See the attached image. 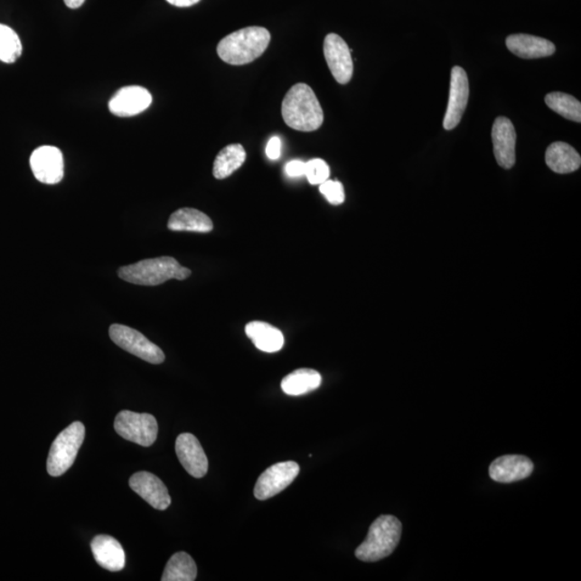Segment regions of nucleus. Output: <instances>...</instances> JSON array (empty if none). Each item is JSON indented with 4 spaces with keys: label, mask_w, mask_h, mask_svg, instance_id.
Here are the masks:
<instances>
[{
    "label": "nucleus",
    "mask_w": 581,
    "mask_h": 581,
    "mask_svg": "<svg viewBox=\"0 0 581 581\" xmlns=\"http://www.w3.org/2000/svg\"><path fill=\"white\" fill-rule=\"evenodd\" d=\"M247 154L244 146L239 144H233L225 146L219 152L213 163V177L222 180L230 176L244 165Z\"/></svg>",
    "instance_id": "5701e85b"
},
{
    "label": "nucleus",
    "mask_w": 581,
    "mask_h": 581,
    "mask_svg": "<svg viewBox=\"0 0 581 581\" xmlns=\"http://www.w3.org/2000/svg\"><path fill=\"white\" fill-rule=\"evenodd\" d=\"M301 467L296 462H280L267 468L258 477L255 487V496L259 501L268 500L279 494L295 481Z\"/></svg>",
    "instance_id": "6e6552de"
},
{
    "label": "nucleus",
    "mask_w": 581,
    "mask_h": 581,
    "mask_svg": "<svg viewBox=\"0 0 581 581\" xmlns=\"http://www.w3.org/2000/svg\"><path fill=\"white\" fill-rule=\"evenodd\" d=\"M545 103L551 110L569 121L581 122V104L574 96L555 92L546 96Z\"/></svg>",
    "instance_id": "393cba45"
},
{
    "label": "nucleus",
    "mask_w": 581,
    "mask_h": 581,
    "mask_svg": "<svg viewBox=\"0 0 581 581\" xmlns=\"http://www.w3.org/2000/svg\"><path fill=\"white\" fill-rule=\"evenodd\" d=\"M84 436L86 427L79 421L71 423L56 436L47 460V471L51 476L63 475L75 464Z\"/></svg>",
    "instance_id": "39448f33"
},
{
    "label": "nucleus",
    "mask_w": 581,
    "mask_h": 581,
    "mask_svg": "<svg viewBox=\"0 0 581 581\" xmlns=\"http://www.w3.org/2000/svg\"><path fill=\"white\" fill-rule=\"evenodd\" d=\"M470 98V83L466 71L460 66L451 70L450 93L447 111L444 118V128L447 131L459 126Z\"/></svg>",
    "instance_id": "9d476101"
},
{
    "label": "nucleus",
    "mask_w": 581,
    "mask_h": 581,
    "mask_svg": "<svg viewBox=\"0 0 581 581\" xmlns=\"http://www.w3.org/2000/svg\"><path fill=\"white\" fill-rule=\"evenodd\" d=\"M323 378L317 370L300 369L291 372L281 381V389L286 396L300 397L317 390Z\"/></svg>",
    "instance_id": "4be33fe9"
},
{
    "label": "nucleus",
    "mask_w": 581,
    "mask_h": 581,
    "mask_svg": "<svg viewBox=\"0 0 581 581\" xmlns=\"http://www.w3.org/2000/svg\"><path fill=\"white\" fill-rule=\"evenodd\" d=\"M320 192L327 201L334 206L342 205L346 200L345 190L340 182L326 180L325 183L320 184Z\"/></svg>",
    "instance_id": "cd10ccee"
},
{
    "label": "nucleus",
    "mask_w": 581,
    "mask_h": 581,
    "mask_svg": "<svg viewBox=\"0 0 581 581\" xmlns=\"http://www.w3.org/2000/svg\"><path fill=\"white\" fill-rule=\"evenodd\" d=\"M23 52L18 33L13 28L0 24V61L13 64Z\"/></svg>",
    "instance_id": "a878e982"
},
{
    "label": "nucleus",
    "mask_w": 581,
    "mask_h": 581,
    "mask_svg": "<svg viewBox=\"0 0 581 581\" xmlns=\"http://www.w3.org/2000/svg\"><path fill=\"white\" fill-rule=\"evenodd\" d=\"M324 58L333 77L340 84H347L353 76V61L348 44L337 33H329L323 43Z\"/></svg>",
    "instance_id": "1a4fd4ad"
},
{
    "label": "nucleus",
    "mask_w": 581,
    "mask_h": 581,
    "mask_svg": "<svg viewBox=\"0 0 581 581\" xmlns=\"http://www.w3.org/2000/svg\"><path fill=\"white\" fill-rule=\"evenodd\" d=\"M129 487L157 511H165L172 504L168 489L154 473L148 472L134 473L129 479Z\"/></svg>",
    "instance_id": "f8f14e48"
},
{
    "label": "nucleus",
    "mask_w": 581,
    "mask_h": 581,
    "mask_svg": "<svg viewBox=\"0 0 581 581\" xmlns=\"http://www.w3.org/2000/svg\"><path fill=\"white\" fill-rule=\"evenodd\" d=\"M30 164L33 176L42 183L56 184L64 177V157L56 146H39L33 152Z\"/></svg>",
    "instance_id": "9b49d317"
},
{
    "label": "nucleus",
    "mask_w": 581,
    "mask_h": 581,
    "mask_svg": "<svg viewBox=\"0 0 581 581\" xmlns=\"http://www.w3.org/2000/svg\"><path fill=\"white\" fill-rule=\"evenodd\" d=\"M185 268L172 257L144 259L118 269V277L129 284L138 286H160L171 279L184 280L191 276Z\"/></svg>",
    "instance_id": "7ed1b4c3"
},
{
    "label": "nucleus",
    "mask_w": 581,
    "mask_h": 581,
    "mask_svg": "<svg viewBox=\"0 0 581 581\" xmlns=\"http://www.w3.org/2000/svg\"><path fill=\"white\" fill-rule=\"evenodd\" d=\"M534 464L524 455H503L495 459L489 467V475L496 483H511L531 476Z\"/></svg>",
    "instance_id": "dca6fc26"
},
{
    "label": "nucleus",
    "mask_w": 581,
    "mask_h": 581,
    "mask_svg": "<svg viewBox=\"0 0 581 581\" xmlns=\"http://www.w3.org/2000/svg\"><path fill=\"white\" fill-rule=\"evenodd\" d=\"M167 227L173 232L211 233L213 223L204 212L193 208H183L172 214Z\"/></svg>",
    "instance_id": "6ab92c4d"
},
{
    "label": "nucleus",
    "mask_w": 581,
    "mask_h": 581,
    "mask_svg": "<svg viewBox=\"0 0 581 581\" xmlns=\"http://www.w3.org/2000/svg\"><path fill=\"white\" fill-rule=\"evenodd\" d=\"M493 150L501 168L511 169L516 163L517 134L510 118L496 117L492 127Z\"/></svg>",
    "instance_id": "ddd939ff"
},
{
    "label": "nucleus",
    "mask_w": 581,
    "mask_h": 581,
    "mask_svg": "<svg viewBox=\"0 0 581 581\" xmlns=\"http://www.w3.org/2000/svg\"><path fill=\"white\" fill-rule=\"evenodd\" d=\"M152 104V95L148 89L138 87H124L112 96L109 110L112 115L126 117L141 114Z\"/></svg>",
    "instance_id": "4468645a"
},
{
    "label": "nucleus",
    "mask_w": 581,
    "mask_h": 581,
    "mask_svg": "<svg viewBox=\"0 0 581 581\" xmlns=\"http://www.w3.org/2000/svg\"><path fill=\"white\" fill-rule=\"evenodd\" d=\"M166 2L174 5V7L186 8L199 4L201 0H166Z\"/></svg>",
    "instance_id": "7c9ffc66"
},
{
    "label": "nucleus",
    "mask_w": 581,
    "mask_h": 581,
    "mask_svg": "<svg viewBox=\"0 0 581 581\" xmlns=\"http://www.w3.org/2000/svg\"><path fill=\"white\" fill-rule=\"evenodd\" d=\"M267 155L269 160H278L281 155V140L279 137H273L268 141Z\"/></svg>",
    "instance_id": "c756f323"
},
{
    "label": "nucleus",
    "mask_w": 581,
    "mask_h": 581,
    "mask_svg": "<svg viewBox=\"0 0 581 581\" xmlns=\"http://www.w3.org/2000/svg\"><path fill=\"white\" fill-rule=\"evenodd\" d=\"M305 176L307 177L310 184L317 185L326 182L330 178V167L321 159L310 160L306 163Z\"/></svg>",
    "instance_id": "bb28decb"
},
{
    "label": "nucleus",
    "mask_w": 581,
    "mask_h": 581,
    "mask_svg": "<svg viewBox=\"0 0 581 581\" xmlns=\"http://www.w3.org/2000/svg\"><path fill=\"white\" fill-rule=\"evenodd\" d=\"M91 549L95 561L107 571L118 572L126 567V551L111 536H95L91 541Z\"/></svg>",
    "instance_id": "f3484780"
},
{
    "label": "nucleus",
    "mask_w": 581,
    "mask_h": 581,
    "mask_svg": "<svg viewBox=\"0 0 581 581\" xmlns=\"http://www.w3.org/2000/svg\"><path fill=\"white\" fill-rule=\"evenodd\" d=\"M86 2V0H64L65 5L67 7L70 9H78L80 8L81 5Z\"/></svg>",
    "instance_id": "2f4dec72"
},
{
    "label": "nucleus",
    "mask_w": 581,
    "mask_h": 581,
    "mask_svg": "<svg viewBox=\"0 0 581 581\" xmlns=\"http://www.w3.org/2000/svg\"><path fill=\"white\" fill-rule=\"evenodd\" d=\"M176 454L184 470L195 478L206 476L208 459L204 449L193 434H180L176 441Z\"/></svg>",
    "instance_id": "2eb2a0df"
},
{
    "label": "nucleus",
    "mask_w": 581,
    "mask_h": 581,
    "mask_svg": "<svg viewBox=\"0 0 581 581\" xmlns=\"http://www.w3.org/2000/svg\"><path fill=\"white\" fill-rule=\"evenodd\" d=\"M246 334L255 346L263 352H278L285 346L282 332L273 325L261 321H253L246 325Z\"/></svg>",
    "instance_id": "aec40b11"
},
{
    "label": "nucleus",
    "mask_w": 581,
    "mask_h": 581,
    "mask_svg": "<svg viewBox=\"0 0 581 581\" xmlns=\"http://www.w3.org/2000/svg\"><path fill=\"white\" fill-rule=\"evenodd\" d=\"M506 46L520 59L534 60L555 54L556 46L545 38L517 33L506 38Z\"/></svg>",
    "instance_id": "a211bd4d"
},
{
    "label": "nucleus",
    "mask_w": 581,
    "mask_h": 581,
    "mask_svg": "<svg viewBox=\"0 0 581 581\" xmlns=\"http://www.w3.org/2000/svg\"><path fill=\"white\" fill-rule=\"evenodd\" d=\"M115 430L128 442L150 447L156 441L159 426L155 417L150 414L123 410L116 417Z\"/></svg>",
    "instance_id": "423d86ee"
},
{
    "label": "nucleus",
    "mask_w": 581,
    "mask_h": 581,
    "mask_svg": "<svg viewBox=\"0 0 581 581\" xmlns=\"http://www.w3.org/2000/svg\"><path fill=\"white\" fill-rule=\"evenodd\" d=\"M281 115L287 127L300 132H314L323 127L324 114L313 89L297 83L285 96Z\"/></svg>",
    "instance_id": "f257e3e1"
},
{
    "label": "nucleus",
    "mask_w": 581,
    "mask_h": 581,
    "mask_svg": "<svg viewBox=\"0 0 581 581\" xmlns=\"http://www.w3.org/2000/svg\"><path fill=\"white\" fill-rule=\"evenodd\" d=\"M111 341L126 351L136 355L141 360L151 364H162L165 354L160 347L150 342L140 332L127 325L112 324L109 329Z\"/></svg>",
    "instance_id": "0eeeda50"
},
{
    "label": "nucleus",
    "mask_w": 581,
    "mask_h": 581,
    "mask_svg": "<svg viewBox=\"0 0 581 581\" xmlns=\"http://www.w3.org/2000/svg\"><path fill=\"white\" fill-rule=\"evenodd\" d=\"M546 164L552 172L557 173H571L578 171L581 157L572 145L558 141L547 149Z\"/></svg>",
    "instance_id": "412c9836"
},
{
    "label": "nucleus",
    "mask_w": 581,
    "mask_h": 581,
    "mask_svg": "<svg viewBox=\"0 0 581 581\" xmlns=\"http://www.w3.org/2000/svg\"><path fill=\"white\" fill-rule=\"evenodd\" d=\"M305 171H306V163L302 161H292L286 165V173L292 178L305 176Z\"/></svg>",
    "instance_id": "c85d7f7f"
},
{
    "label": "nucleus",
    "mask_w": 581,
    "mask_h": 581,
    "mask_svg": "<svg viewBox=\"0 0 581 581\" xmlns=\"http://www.w3.org/2000/svg\"><path fill=\"white\" fill-rule=\"evenodd\" d=\"M197 576L196 564L186 552H177L166 564L162 581H194Z\"/></svg>",
    "instance_id": "b1692460"
},
{
    "label": "nucleus",
    "mask_w": 581,
    "mask_h": 581,
    "mask_svg": "<svg viewBox=\"0 0 581 581\" xmlns=\"http://www.w3.org/2000/svg\"><path fill=\"white\" fill-rule=\"evenodd\" d=\"M270 42L267 28L250 26L230 33L219 42L217 53L225 63L241 66L252 63L262 56Z\"/></svg>",
    "instance_id": "f03ea898"
},
{
    "label": "nucleus",
    "mask_w": 581,
    "mask_h": 581,
    "mask_svg": "<svg viewBox=\"0 0 581 581\" xmlns=\"http://www.w3.org/2000/svg\"><path fill=\"white\" fill-rule=\"evenodd\" d=\"M400 536L402 523L397 517L385 515L372 522L368 536L355 550V557L363 562L382 560L396 550Z\"/></svg>",
    "instance_id": "20e7f679"
}]
</instances>
